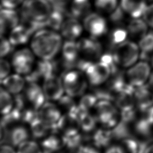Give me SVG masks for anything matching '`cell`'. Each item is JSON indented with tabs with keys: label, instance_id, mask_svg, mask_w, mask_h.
Returning a JSON list of instances; mask_svg holds the SVG:
<instances>
[{
	"label": "cell",
	"instance_id": "cell-1",
	"mask_svg": "<svg viewBox=\"0 0 153 153\" xmlns=\"http://www.w3.org/2000/svg\"><path fill=\"white\" fill-rule=\"evenodd\" d=\"M62 36L57 31L42 28L36 31L30 40V49L41 60H52L61 51Z\"/></svg>",
	"mask_w": 153,
	"mask_h": 153
},
{
	"label": "cell",
	"instance_id": "cell-2",
	"mask_svg": "<svg viewBox=\"0 0 153 153\" xmlns=\"http://www.w3.org/2000/svg\"><path fill=\"white\" fill-rule=\"evenodd\" d=\"M53 10L52 5L47 0H25L20 11V22L35 32L45 28V23Z\"/></svg>",
	"mask_w": 153,
	"mask_h": 153
},
{
	"label": "cell",
	"instance_id": "cell-3",
	"mask_svg": "<svg viewBox=\"0 0 153 153\" xmlns=\"http://www.w3.org/2000/svg\"><path fill=\"white\" fill-rule=\"evenodd\" d=\"M111 52L115 63L121 68H130L138 62L140 57L138 44L128 39L115 47Z\"/></svg>",
	"mask_w": 153,
	"mask_h": 153
},
{
	"label": "cell",
	"instance_id": "cell-4",
	"mask_svg": "<svg viewBox=\"0 0 153 153\" xmlns=\"http://www.w3.org/2000/svg\"><path fill=\"white\" fill-rule=\"evenodd\" d=\"M66 94L72 97L82 96L88 86L85 74L78 69L65 70L61 76Z\"/></svg>",
	"mask_w": 153,
	"mask_h": 153
},
{
	"label": "cell",
	"instance_id": "cell-5",
	"mask_svg": "<svg viewBox=\"0 0 153 153\" xmlns=\"http://www.w3.org/2000/svg\"><path fill=\"white\" fill-rule=\"evenodd\" d=\"M39 118L48 127L53 133H56L66 125L68 118L62 115L56 106L50 102H46L38 110Z\"/></svg>",
	"mask_w": 153,
	"mask_h": 153
},
{
	"label": "cell",
	"instance_id": "cell-6",
	"mask_svg": "<svg viewBox=\"0 0 153 153\" xmlns=\"http://www.w3.org/2000/svg\"><path fill=\"white\" fill-rule=\"evenodd\" d=\"M82 72L88 84L93 87H99L107 82L112 75L110 66L101 60L87 62Z\"/></svg>",
	"mask_w": 153,
	"mask_h": 153
},
{
	"label": "cell",
	"instance_id": "cell-7",
	"mask_svg": "<svg viewBox=\"0 0 153 153\" xmlns=\"http://www.w3.org/2000/svg\"><path fill=\"white\" fill-rule=\"evenodd\" d=\"M36 62L35 55L32 50L23 48L14 53L11 63L16 73L26 76L32 71Z\"/></svg>",
	"mask_w": 153,
	"mask_h": 153
},
{
	"label": "cell",
	"instance_id": "cell-8",
	"mask_svg": "<svg viewBox=\"0 0 153 153\" xmlns=\"http://www.w3.org/2000/svg\"><path fill=\"white\" fill-rule=\"evenodd\" d=\"M151 65L146 60H140L127 68L125 72L128 82L134 88L147 84L152 72Z\"/></svg>",
	"mask_w": 153,
	"mask_h": 153
},
{
	"label": "cell",
	"instance_id": "cell-9",
	"mask_svg": "<svg viewBox=\"0 0 153 153\" xmlns=\"http://www.w3.org/2000/svg\"><path fill=\"white\" fill-rule=\"evenodd\" d=\"M84 29L90 36L98 38L108 32V25L104 16L96 12H91L82 21Z\"/></svg>",
	"mask_w": 153,
	"mask_h": 153
},
{
	"label": "cell",
	"instance_id": "cell-10",
	"mask_svg": "<svg viewBox=\"0 0 153 153\" xmlns=\"http://www.w3.org/2000/svg\"><path fill=\"white\" fill-rule=\"evenodd\" d=\"M81 58L88 62L99 60L103 54V46L97 38L91 36L82 38L78 41Z\"/></svg>",
	"mask_w": 153,
	"mask_h": 153
},
{
	"label": "cell",
	"instance_id": "cell-11",
	"mask_svg": "<svg viewBox=\"0 0 153 153\" xmlns=\"http://www.w3.org/2000/svg\"><path fill=\"white\" fill-rule=\"evenodd\" d=\"M61 51L62 65L65 68V70L77 69L78 63L81 59L78 41L75 40H66L63 43Z\"/></svg>",
	"mask_w": 153,
	"mask_h": 153
},
{
	"label": "cell",
	"instance_id": "cell-12",
	"mask_svg": "<svg viewBox=\"0 0 153 153\" xmlns=\"http://www.w3.org/2000/svg\"><path fill=\"white\" fill-rule=\"evenodd\" d=\"M42 89L46 99L50 101H58L65 93L62 78L56 74L43 79Z\"/></svg>",
	"mask_w": 153,
	"mask_h": 153
},
{
	"label": "cell",
	"instance_id": "cell-13",
	"mask_svg": "<svg viewBox=\"0 0 153 153\" xmlns=\"http://www.w3.org/2000/svg\"><path fill=\"white\" fill-rule=\"evenodd\" d=\"M134 97L135 106L140 112L145 114L153 106V89L147 84L135 88Z\"/></svg>",
	"mask_w": 153,
	"mask_h": 153
},
{
	"label": "cell",
	"instance_id": "cell-14",
	"mask_svg": "<svg viewBox=\"0 0 153 153\" xmlns=\"http://www.w3.org/2000/svg\"><path fill=\"white\" fill-rule=\"evenodd\" d=\"M84 30L82 23L75 17L66 16L60 29V33L66 40L76 41L82 34Z\"/></svg>",
	"mask_w": 153,
	"mask_h": 153
},
{
	"label": "cell",
	"instance_id": "cell-15",
	"mask_svg": "<svg viewBox=\"0 0 153 153\" xmlns=\"http://www.w3.org/2000/svg\"><path fill=\"white\" fill-rule=\"evenodd\" d=\"M21 18L20 13L15 9L1 8L0 16V32L1 36H4L8 32L20 23Z\"/></svg>",
	"mask_w": 153,
	"mask_h": 153
},
{
	"label": "cell",
	"instance_id": "cell-16",
	"mask_svg": "<svg viewBox=\"0 0 153 153\" xmlns=\"http://www.w3.org/2000/svg\"><path fill=\"white\" fill-rule=\"evenodd\" d=\"M33 33L34 32L29 27L20 22L10 32L8 38L13 46L22 45L31 39Z\"/></svg>",
	"mask_w": 153,
	"mask_h": 153
},
{
	"label": "cell",
	"instance_id": "cell-17",
	"mask_svg": "<svg viewBox=\"0 0 153 153\" xmlns=\"http://www.w3.org/2000/svg\"><path fill=\"white\" fill-rule=\"evenodd\" d=\"M26 98L32 104L33 108L39 110L46 102L42 87L38 83H27L25 90Z\"/></svg>",
	"mask_w": 153,
	"mask_h": 153
},
{
	"label": "cell",
	"instance_id": "cell-18",
	"mask_svg": "<svg viewBox=\"0 0 153 153\" xmlns=\"http://www.w3.org/2000/svg\"><path fill=\"white\" fill-rule=\"evenodd\" d=\"M120 5L131 18L142 17L148 6L147 0H120Z\"/></svg>",
	"mask_w": 153,
	"mask_h": 153
},
{
	"label": "cell",
	"instance_id": "cell-19",
	"mask_svg": "<svg viewBox=\"0 0 153 153\" xmlns=\"http://www.w3.org/2000/svg\"><path fill=\"white\" fill-rule=\"evenodd\" d=\"M91 12V4L90 0H71L68 8V16L78 20L84 19Z\"/></svg>",
	"mask_w": 153,
	"mask_h": 153
},
{
	"label": "cell",
	"instance_id": "cell-20",
	"mask_svg": "<svg viewBox=\"0 0 153 153\" xmlns=\"http://www.w3.org/2000/svg\"><path fill=\"white\" fill-rule=\"evenodd\" d=\"M2 87L14 95L20 94L25 88L26 82L25 77L17 73L10 74L1 80Z\"/></svg>",
	"mask_w": 153,
	"mask_h": 153
},
{
	"label": "cell",
	"instance_id": "cell-21",
	"mask_svg": "<svg viewBox=\"0 0 153 153\" xmlns=\"http://www.w3.org/2000/svg\"><path fill=\"white\" fill-rule=\"evenodd\" d=\"M148 26L143 19L131 18L126 26L128 36L134 41H139L148 32Z\"/></svg>",
	"mask_w": 153,
	"mask_h": 153
},
{
	"label": "cell",
	"instance_id": "cell-22",
	"mask_svg": "<svg viewBox=\"0 0 153 153\" xmlns=\"http://www.w3.org/2000/svg\"><path fill=\"white\" fill-rule=\"evenodd\" d=\"M83 139L78 130L73 127L67 128L62 137L63 146L70 149H78L81 146Z\"/></svg>",
	"mask_w": 153,
	"mask_h": 153
},
{
	"label": "cell",
	"instance_id": "cell-23",
	"mask_svg": "<svg viewBox=\"0 0 153 153\" xmlns=\"http://www.w3.org/2000/svg\"><path fill=\"white\" fill-rule=\"evenodd\" d=\"M108 33V41L111 51L118 44L126 41L128 36L126 26L124 25H115Z\"/></svg>",
	"mask_w": 153,
	"mask_h": 153
},
{
	"label": "cell",
	"instance_id": "cell-24",
	"mask_svg": "<svg viewBox=\"0 0 153 153\" xmlns=\"http://www.w3.org/2000/svg\"><path fill=\"white\" fill-rule=\"evenodd\" d=\"M134 131L142 138H149L153 135V124L144 115L134 121Z\"/></svg>",
	"mask_w": 153,
	"mask_h": 153
},
{
	"label": "cell",
	"instance_id": "cell-25",
	"mask_svg": "<svg viewBox=\"0 0 153 153\" xmlns=\"http://www.w3.org/2000/svg\"><path fill=\"white\" fill-rule=\"evenodd\" d=\"M123 146L126 153H145L148 143L131 136L122 140Z\"/></svg>",
	"mask_w": 153,
	"mask_h": 153
},
{
	"label": "cell",
	"instance_id": "cell-26",
	"mask_svg": "<svg viewBox=\"0 0 153 153\" xmlns=\"http://www.w3.org/2000/svg\"><path fill=\"white\" fill-rule=\"evenodd\" d=\"M91 139L94 146L97 148H102L107 147L110 144L113 137L111 130L99 128L94 132Z\"/></svg>",
	"mask_w": 153,
	"mask_h": 153
},
{
	"label": "cell",
	"instance_id": "cell-27",
	"mask_svg": "<svg viewBox=\"0 0 153 153\" xmlns=\"http://www.w3.org/2000/svg\"><path fill=\"white\" fill-rule=\"evenodd\" d=\"M137 44L140 50V60L147 61L148 57L153 53V31L148 32Z\"/></svg>",
	"mask_w": 153,
	"mask_h": 153
},
{
	"label": "cell",
	"instance_id": "cell-28",
	"mask_svg": "<svg viewBox=\"0 0 153 153\" xmlns=\"http://www.w3.org/2000/svg\"><path fill=\"white\" fill-rule=\"evenodd\" d=\"M66 16H68L66 13L57 9H53L51 14L45 23V28L59 31Z\"/></svg>",
	"mask_w": 153,
	"mask_h": 153
},
{
	"label": "cell",
	"instance_id": "cell-29",
	"mask_svg": "<svg viewBox=\"0 0 153 153\" xmlns=\"http://www.w3.org/2000/svg\"><path fill=\"white\" fill-rule=\"evenodd\" d=\"M29 133L27 130L23 126H17L9 131L8 142L14 146H19L27 140Z\"/></svg>",
	"mask_w": 153,
	"mask_h": 153
},
{
	"label": "cell",
	"instance_id": "cell-30",
	"mask_svg": "<svg viewBox=\"0 0 153 153\" xmlns=\"http://www.w3.org/2000/svg\"><path fill=\"white\" fill-rule=\"evenodd\" d=\"M119 5V0H94V7L100 14H110Z\"/></svg>",
	"mask_w": 153,
	"mask_h": 153
},
{
	"label": "cell",
	"instance_id": "cell-31",
	"mask_svg": "<svg viewBox=\"0 0 153 153\" xmlns=\"http://www.w3.org/2000/svg\"><path fill=\"white\" fill-rule=\"evenodd\" d=\"M1 110L2 115L10 112L14 105V99L11 93L3 87H1Z\"/></svg>",
	"mask_w": 153,
	"mask_h": 153
},
{
	"label": "cell",
	"instance_id": "cell-32",
	"mask_svg": "<svg viewBox=\"0 0 153 153\" xmlns=\"http://www.w3.org/2000/svg\"><path fill=\"white\" fill-rule=\"evenodd\" d=\"M97 121V117L86 112L81 117L78 124L84 131L89 133L95 128Z\"/></svg>",
	"mask_w": 153,
	"mask_h": 153
},
{
	"label": "cell",
	"instance_id": "cell-33",
	"mask_svg": "<svg viewBox=\"0 0 153 153\" xmlns=\"http://www.w3.org/2000/svg\"><path fill=\"white\" fill-rule=\"evenodd\" d=\"M113 139L116 140H124L131 136V131L127 124L122 121H120L111 130Z\"/></svg>",
	"mask_w": 153,
	"mask_h": 153
},
{
	"label": "cell",
	"instance_id": "cell-34",
	"mask_svg": "<svg viewBox=\"0 0 153 153\" xmlns=\"http://www.w3.org/2000/svg\"><path fill=\"white\" fill-rule=\"evenodd\" d=\"M41 144L44 150L51 152L57 151L63 146L62 139L55 135H50L44 138Z\"/></svg>",
	"mask_w": 153,
	"mask_h": 153
},
{
	"label": "cell",
	"instance_id": "cell-35",
	"mask_svg": "<svg viewBox=\"0 0 153 153\" xmlns=\"http://www.w3.org/2000/svg\"><path fill=\"white\" fill-rule=\"evenodd\" d=\"M114 102H115L116 106L120 108V110L131 106H134L135 100L134 97V93H119L116 96Z\"/></svg>",
	"mask_w": 153,
	"mask_h": 153
},
{
	"label": "cell",
	"instance_id": "cell-36",
	"mask_svg": "<svg viewBox=\"0 0 153 153\" xmlns=\"http://www.w3.org/2000/svg\"><path fill=\"white\" fill-rule=\"evenodd\" d=\"M32 136L34 138L39 139L44 137L50 130L48 127L39 118L30 124Z\"/></svg>",
	"mask_w": 153,
	"mask_h": 153
},
{
	"label": "cell",
	"instance_id": "cell-37",
	"mask_svg": "<svg viewBox=\"0 0 153 153\" xmlns=\"http://www.w3.org/2000/svg\"><path fill=\"white\" fill-rule=\"evenodd\" d=\"M22 111L14 107L10 112L2 116L1 125L8 127L9 125L22 120Z\"/></svg>",
	"mask_w": 153,
	"mask_h": 153
},
{
	"label": "cell",
	"instance_id": "cell-38",
	"mask_svg": "<svg viewBox=\"0 0 153 153\" xmlns=\"http://www.w3.org/2000/svg\"><path fill=\"white\" fill-rule=\"evenodd\" d=\"M137 111H139L135 106L121 109V121L128 124L134 122L137 120Z\"/></svg>",
	"mask_w": 153,
	"mask_h": 153
},
{
	"label": "cell",
	"instance_id": "cell-39",
	"mask_svg": "<svg viewBox=\"0 0 153 153\" xmlns=\"http://www.w3.org/2000/svg\"><path fill=\"white\" fill-rule=\"evenodd\" d=\"M98 99L94 93L84 94L79 102V105L83 109L88 111L90 109L95 107Z\"/></svg>",
	"mask_w": 153,
	"mask_h": 153
},
{
	"label": "cell",
	"instance_id": "cell-40",
	"mask_svg": "<svg viewBox=\"0 0 153 153\" xmlns=\"http://www.w3.org/2000/svg\"><path fill=\"white\" fill-rule=\"evenodd\" d=\"M17 153H42V152L35 142L26 140L19 146Z\"/></svg>",
	"mask_w": 153,
	"mask_h": 153
},
{
	"label": "cell",
	"instance_id": "cell-41",
	"mask_svg": "<svg viewBox=\"0 0 153 153\" xmlns=\"http://www.w3.org/2000/svg\"><path fill=\"white\" fill-rule=\"evenodd\" d=\"M112 102L109 100H99L94 107L97 114L117 112L118 110Z\"/></svg>",
	"mask_w": 153,
	"mask_h": 153
},
{
	"label": "cell",
	"instance_id": "cell-42",
	"mask_svg": "<svg viewBox=\"0 0 153 153\" xmlns=\"http://www.w3.org/2000/svg\"><path fill=\"white\" fill-rule=\"evenodd\" d=\"M94 94L97 97L99 100H109L111 102H115L116 96H114V93L111 90L107 88H97L94 90Z\"/></svg>",
	"mask_w": 153,
	"mask_h": 153
},
{
	"label": "cell",
	"instance_id": "cell-43",
	"mask_svg": "<svg viewBox=\"0 0 153 153\" xmlns=\"http://www.w3.org/2000/svg\"><path fill=\"white\" fill-rule=\"evenodd\" d=\"M39 112L35 108L25 109L22 111V120L25 123L30 124L35 120L39 118Z\"/></svg>",
	"mask_w": 153,
	"mask_h": 153
},
{
	"label": "cell",
	"instance_id": "cell-44",
	"mask_svg": "<svg viewBox=\"0 0 153 153\" xmlns=\"http://www.w3.org/2000/svg\"><path fill=\"white\" fill-rule=\"evenodd\" d=\"M13 45L11 43L8 38L4 36H1V48L0 55L1 58H4L7 56L13 50Z\"/></svg>",
	"mask_w": 153,
	"mask_h": 153
},
{
	"label": "cell",
	"instance_id": "cell-45",
	"mask_svg": "<svg viewBox=\"0 0 153 153\" xmlns=\"http://www.w3.org/2000/svg\"><path fill=\"white\" fill-rule=\"evenodd\" d=\"M12 65L7 59L1 58L0 62V78L2 80L10 74Z\"/></svg>",
	"mask_w": 153,
	"mask_h": 153
},
{
	"label": "cell",
	"instance_id": "cell-46",
	"mask_svg": "<svg viewBox=\"0 0 153 153\" xmlns=\"http://www.w3.org/2000/svg\"><path fill=\"white\" fill-rule=\"evenodd\" d=\"M149 27L153 29V3L148 5L142 17Z\"/></svg>",
	"mask_w": 153,
	"mask_h": 153
},
{
	"label": "cell",
	"instance_id": "cell-47",
	"mask_svg": "<svg viewBox=\"0 0 153 153\" xmlns=\"http://www.w3.org/2000/svg\"><path fill=\"white\" fill-rule=\"evenodd\" d=\"M74 97L68 95V94H64L62 96V97L58 100L59 104L66 109V110L70 109L72 107H73L74 105H75V101L73 99Z\"/></svg>",
	"mask_w": 153,
	"mask_h": 153
},
{
	"label": "cell",
	"instance_id": "cell-48",
	"mask_svg": "<svg viewBox=\"0 0 153 153\" xmlns=\"http://www.w3.org/2000/svg\"><path fill=\"white\" fill-rule=\"evenodd\" d=\"M25 0H1V7L4 8L16 9L21 7Z\"/></svg>",
	"mask_w": 153,
	"mask_h": 153
},
{
	"label": "cell",
	"instance_id": "cell-49",
	"mask_svg": "<svg viewBox=\"0 0 153 153\" xmlns=\"http://www.w3.org/2000/svg\"><path fill=\"white\" fill-rule=\"evenodd\" d=\"M52 5L53 9H57L66 13L68 16V8H66L68 1L71 0H47Z\"/></svg>",
	"mask_w": 153,
	"mask_h": 153
},
{
	"label": "cell",
	"instance_id": "cell-50",
	"mask_svg": "<svg viewBox=\"0 0 153 153\" xmlns=\"http://www.w3.org/2000/svg\"><path fill=\"white\" fill-rule=\"evenodd\" d=\"M25 97H26L25 95H23L21 93L16 94L14 97V107L23 111L25 109Z\"/></svg>",
	"mask_w": 153,
	"mask_h": 153
},
{
	"label": "cell",
	"instance_id": "cell-51",
	"mask_svg": "<svg viewBox=\"0 0 153 153\" xmlns=\"http://www.w3.org/2000/svg\"><path fill=\"white\" fill-rule=\"evenodd\" d=\"M76 153H100L97 148L91 145H81L78 149Z\"/></svg>",
	"mask_w": 153,
	"mask_h": 153
},
{
	"label": "cell",
	"instance_id": "cell-52",
	"mask_svg": "<svg viewBox=\"0 0 153 153\" xmlns=\"http://www.w3.org/2000/svg\"><path fill=\"white\" fill-rule=\"evenodd\" d=\"M105 153H126V152L123 146L113 145L108 147Z\"/></svg>",
	"mask_w": 153,
	"mask_h": 153
},
{
	"label": "cell",
	"instance_id": "cell-53",
	"mask_svg": "<svg viewBox=\"0 0 153 153\" xmlns=\"http://www.w3.org/2000/svg\"><path fill=\"white\" fill-rule=\"evenodd\" d=\"M1 153H17V152L11 146L5 143L1 145Z\"/></svg>",
	"mask_w": 153,
	"mask_h": 153
},
{
	"label": "cell",
	"instance_id": "cell-54",
	"mask_svg": "<svg viewBox=\"0 0 153 153\" xmlns=\"http://www.w3.org/2000/svg\"><path fill=\"white\" fill-rule=\"evenodd\" d=\"M145 115L150 121V122L153 124V106L147 110V111L145 113Z\"/></svg>",
	"mask_w": 153,
	"mask_h": 153
},
{
	"label": "cell",
	"instance_id": "cell-55",
	"mask_svg": "<svg viewBox=\"0 0 153 153\" xmlns=\"http://www.w3.org/2000/svg\"><path fill=\"white\" fill-rule=\"evenodd\" d=\"M147 84L153 89V71L151 72V74L150 75V76L149 78L148 81L147 82Z\"/></svg>",
	"mask_w": 153,
	"mask_h": 153
},
{
	"label": "cell",
	"instance_id": "cell-56",
	"mask_svg": "<svg viewBox=\"0 0 153 153\" xmlns=\"http://www.w3.org/2000/svg\"><path fill=\"white\" fill-rule=\"evenodd\" d=\"M145 153H153V142L148 145Z\"/></svg>",
	"mask_w": 153,
	"mask_h": 153
},
{
	"label": "cell",
	"instance_id": "cell-57",
	"mask_svg": "<svg viewBox=\"0 0 153 153\" xmlns=\"http://www.w3.org/2000/svg\"><path fill=\"white\" fill-rule=\"evenodd\" d=\"M42 153H53V152H50V151H45V150H44V152H42Z\"/></svg>",
	"mask_w": 153,
	"mask_h": 153
},
{
	"label": "cell",
	"instance_id": "cell-58",
	"mask_svg": "<svg viewBox=\"0 0 153 153\" xmlns=\"http://www.w3.org/2000/svg\"><path fill=\"white\" fill-rule=\"evenodd\" d=\"M151 65H152V67L153 68V56H152V57H151Z\"/></svg>",
	"mask_w": 153,
	"mask_h": 153
}]
</instances>
